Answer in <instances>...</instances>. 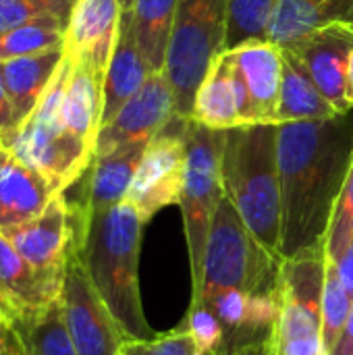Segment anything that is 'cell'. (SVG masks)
I'll list each match as a JSON object with an SVG mask.
<instances>
[{
  "label": "cell",
  "mask_w": 353,
  "mask_h": 355,
  "mask_svg": "<svg viewBox=\"0 0 353 355\" xmlns=\"http://www.w3.org/2000/svg\"><path fill=\"white\" fill-rule=\"evenodd\" d=\"M352 308L353 297L343 287L335 264L327 260V277H325V291H322V337L329 354L335 347L352 314Z\"/></svg>",
  "instance_id": "29"
},
{
  "label": "cell",
  "mask_w": 353,
  "mask_h": 355,
  "mask_svg": "<svg viewBox=\"0 0 353 355\" xmlns=\"http://www.w3.org/2000/svg\"><path fill=\"white\" fill-rule=\"evenodd\" d=\"M191 119L221 131L239 125H258L246 81L231 50H225L206 73L196 94Z\"/></svg>",
  "instance_id": "14"
},
{
  "label": "cell",
  "mask_w": 353,
  "mask_h": 355,
  "mask_svg": "<svg viewBox=\"0 0 353 355\" xmlns=\"http://www.w3.org/2000/svg\"><path fill=\"white\" fill-rule=\"evenodd\" d=\"M345 98L350 108H353V52L350 58V67H347V81H345Z\"/></svg>",
  "instance_id": "40"
},
{
  "label": "cell",
  "mask_w": 353,
  "mask_h": 355,
  "mask_svg": "<svg viewBox=\"0 0 353 355\" xmlns=\"http://www.w3.org/2000/svg\"><path fill=\"white\" fill-rule=\"evenodd\" d=\"M329 355H353V308L343 331H341V335H339V339H337V343H335V347L331 349Z\"/></svg>",
  "instance_id": "37"
},
{
  "label": "cell",
  "mask_w": 353,
  "mask_h": 355,
  "mask_svg": "<svg viewBox=\"0 0 353 355\" xmlns=\"http://www.w3.org/2000/svg\"><path fill=\"white\" fill-rule=\"evenodd\" d=\"M246 81L256 123L279 125L283 50L273 42H250L231 50Z\"/></svg>",
  "instance_id": "18"
},
{
  "label": "cell",
  "mask_w": 353,
  "mask_h": 355,
  "mask_svg": "<svg viewBox=\"0 0 353 355\" xmlns=\"http://www.w3.org/2000/svg\"><path fill=\"white\" fill-rule=\"evenodd\" d=\"M75 60V58H73ZM102 89L104 73L87 60H75L71 81L64 94L62 121L64 127L83 139L96 152L98 131L102 127Z\"/></svg>",
  "instance_id": "23"
},
{
  "label": "cell",
  "mask_w": 353,
  "mask_h": 355,
  "mask_svg": "<svg viewBox=\"0 0 353 355\" xmlns=\"http://www.w3.org/2000/svg\"><path fill=\"white\" fill-rule=\"evenodd\" d=\"M148 220L127 202L85 214L79 260L127 339H154L139 293V252Z\"/></svg>",
  "instance_id": "2"
},
{
  "label": "cell",
  "mask_w": 353,
  "mask_h": 355,
  "mask_svg": "<svg viewBox=\"0 0 353 355\" xmlns=\"http://www.w3.org/2000/svg\"><path fill=\"white\" fill-rule=\"evenodd\" d=\"M60 310L77 355H121L127 337L94 289L77 252L67 266Z\"/></svg>",
  "instance_id": "11"
},
{
  "label": "cell",
  "mask_w": 353,
  "mask_h": 355,
  "mask_svg": "<svg viewBox=\"0 0 353 355\" xmlns=\"http://www.w3.org/2000/svg\"><path fill=\"white\" fill-rule=\"evenodd\" d=\"M121 15L123 6L119 0H77L64 33V52L106 73L119 35Z\"/></svg>",
  "instance_id": "15"
},
{
  "label": "cell",
  "mask_w": 353,
  "mask_h": 355,
  "mask_svg": "<svg viewBox=\"0 0 353 355\" xmlns=\"http://www.w3.org/2000/svg\"><path fill=\"white\" fill-rule=\"evenodd\" d=\"M279 125H239L225 131L223 183L246 227L281 258V175ZM283 260V258H281Z\"/></svg>",
  "instance_id": "3"
},
{
  "label": "cell",
  "mask_w": 353,
  "mask_h": 355,
  "mask_svg": "<svg viewBox=\"0 0 353 355\" xmlns=\"http://www.w3.org/2000/svg\"><path fill=\"white\" fill-rule=\"evenodd\" d=\"M150 71L141 58V52L133 33L131 10H123L119 23L117 44L110 56V62L104 73L102 89V125H106L114 114L141 89Z\"/></svg>",
  "instance_id": "19"
},
{
  "label": "cell",
  "mask_w": 353,
  "mask_h": 355,
  "mask_svg": "<svg viewBox=\"0 0 353 355\" xmlns=\"http://www.w3.org/2000/svg\"><path fill=\"white\" fill-rule=\"evenodd\" d=\"M202 355H229V354H227V349H225V347H218V349H214V352H208V354H202Z\"/></svg>",
  "instance_id": "43"
},
{
  "label": "cell",
  "mask_w": 353,
  "mask_h": 355,
  "mask_svg": "<svg viewBox=\"0 0 353 355\" xmlns=\"http://www.w3.org/2000/svg\"><path fill=\"white\" fill-rule=\"evenodd\" d=\"M15 131V114H12V104L8 98V92L4 87V79L0 73V141L8 137Z\"/></svg>",
  "instance_id": "35"
},
{
  "label": "cell",
  "mask_w": 353,
  "mask_h": 355,
  "mask_svg": "<svg viewBox=\"0 0 353 355\" xmlns=\"http://www.w3.org/2000/svg\"><path fill=\"white\" fill-rule=\"evenodd\" d=\"M231 0H177L164 73L175 94V114L191 119L196 94L212 62L227 50Z\"/></svg>",
  "instance_id": "6"
},
{
  "label": "cell",
  "mask_w": 353,
  "mask_h": 355,
  "mask_svg": "<svg viewBox=\"0 0 353 355\" xmlns=\"http://www.w3.org/2000/svg\"><path fill=\"white\" fill-rule=\"evenodd\" d=\"M50 10L40 0H0V35Z\"/></svg>",
  "instance_id": "33"
},
{
  "label": "cell",
  "mask_w": 353,
  "mask_h": 355,
  "mask_svg": "<svg viewBox=\"0 0 353 355\" xmlns=\"http://www.w3.org/2000/svg\"><path fill=\"white\" fill-rule=\"evenodd\" d=\"M0 355H23L19 339L10 327H0Z\"/></svg>",
  "instance_id": "38"
},
{
  "label": "cell",
  "mask_w": 353,
  "mask_h": 355,
  "mask_svg": "<svg viewBox=\"0 0 353 355\" xmlns=\"http://www.w3.org/2000/svg\"><path fill=\"white\" fill-rule=\"evenodd\" d=\"M62 56H64V48H58V50L33 54V56H19L0 62L4 87L12 104L15 129L23 125L35 110L42 94L46 92L56 69L60 67Z\"/></svg>",
  "instance_id": "21"
},
{
  "label": "cell",
  "mask_w": 353,
  "mask_h": 355,
  "mask_svg": "<svg viewBox=\"0 0 353 355\" xmlns=\"http://www.w3.org/2000/svg\"><path fill=\"white\" fill-rule=\"evenodd\" d=\"M229 355H279L277 335H275V331H270L268 335H264V337H260V339H256L252 343H246V345L237 347L233 354Z\"/></svg>",
  "instance_id": "34"
},
{
  "label": "cell",
  "mask_w": 353,
  "mask_h": 355,
  "mask_svg": "<svg viewBox=\"0 0 353 355\" xmlns=\"http://www.w3.org/2000/svg\"><path fill=\"white\" fill-rule=\"evenodd\" d=\"M83 223V208L60 191L40 216L4 235L40 277L62 287L67 266L81 243Z\"/></svg>",
  "instance_id": "9"
},
{
  "label": "cell",
  "mask_w": 353,
  "mask_h": 355,
  "mask_svg": "<svg viewBox=\"0 0 353 355\" xmlns=\"http://www.w3.org/2000/svg\"><path fill=\"white\" fill-rule=\"evenodd\" d=\"M56 193L44 175L0 146V233L40 216Z\"/></svg>",
  "instance_id": "16"
},
{
  "label": "cell",
  "mask_w": 353,
  "mask_h": 355,
  "mask_svg": "<svg viewBox=\"0 0 353 355\" xmlns=\"http://www.w3.org/2000/svg\"><path fill=\"white\" fill-rule=\"evenodd\" d=\"M67 21L46 12L0 35V62L64 48Z\"/></svg>",
  "instance_id": "27"
},
{
  "label": "cell",
  "mask_w": 353,
  "mask_h": 355,
  "mask_svg": "<svg viewBox=\"0 0 353 355\" xmlns=\"http://www.w3.org/2000/svg\"><path fill=\"white\" fill-rule=\"evenodd\" d=\"M121 355H196V345L181 324L179 329L156 335L154 339H127L121 347Z\"/></svg>",
  "instance_id": "32"
},
{
  "label": "cell",
  "mask_w": 353,
  "mask_h": 355,
  "mask_svg": "<svg viewBox=\"0 0 353 355\" xmlns=\"http://www.w3.org/2000/svg\"><path fill=\"white\" fill-rule=\"evenodd\" d=\"M279 0H231L227 50L250 42H268V25Z\"/></svg>",
  "instance_id": "28"
},
{
  "label": "cell",
  "mask_w": 353,
  "mask_h": 355,
  "mask_svg": "<svg viewBox=\"0 0 353 355\" xmlns=\"http://www.w3.org/2000/svg\"><path fill=\"white\" fill-rule=\"evenodd\" d=\"M331 262L335 264L343 287L347 289V293L353 297V241L339 254V258H335Z\"/></svg>",
  "instance_id": "36"
},
{
  "label": "cell",
  "mask_w": 353,
  "mask_h": 355,
  "mask_svg": "<svg viewBox=\"0 0 353 355\" xmlns=\"http://www.w3.org/2000/svg\"><path fill=\"white\" fill-rule=\"evenodd\" d=\"M337 23L353 25V0H279L268 25V42L285 46Z\"/></svg>",
  "instance_id": "22"
},
{
  "label": "cell",
  "mask_w": 353,
  "mask_h": 355,
  "mask_svg": "<svg viewBox=\"0 0 353 355\" xmlns=\"http://www.w3.org/2000/svg\"><path fill=\"white\" fill-rule=\"evenodd\" d=\"M131 17L135 42L148 71H164L177 17V0H135Z\"/></svg>",
  "instance_id": "25"
},
{
  "label": "cell",
  "mask_w": 353,
  "mask_h": 355,
  "mask_svg": "<svg viewBox=\"0 0 353 355\" xmlns=\"http://www.w3.org/2000/svg\"><path fill=\"white\" fill-rule=\"evenodd\" d=\"M60 291L62 287L40 277L0 233V304L10 327L50 308L60 300Z\"/></svg>",
  "instance_id": "17"
},
{
  "label": "cell",
  "mask_w": 353,
  "mask_h": 355,
  "mask_svg": "<svg viewBox=\"0 0 353 355\" xmlns=\"http://www.w3.org/2000/svg\"><path fill=\"white\" fill-rule=\"evenodd\" d=\"M175 114V94L164 71L150 73L141 89L100 127L94 156L110 154L133 144H150Z\"/></svg>",
  "instance_id": "12"
},
{
  "label": "cell",
  "mask_w": 353,
  "mask_h": 355,
  "mask_svg": "<svg viewBox=\"0 0 353 355\" xmlns=\"http://www.w3.org/2000/svg\"><path fill=\"white\" fill-rule=\"evenodd\" d=\"M325 277V248L281 262V312L275 329L279 355H329L322 337Z\"/></svg>",
  "instance_id": "8"
},
{
  "label": "cell",
  "mask_w": 353,
  "mask_h": 355,
  "mask_svg": "<svg viewBox=\"0 0 353 355\" xmlns=\"http://www.w3.org/2000/svg\"><path fill=\"white\" fill-rule=\"evenodd\" d=\"M223 152L225 131L210 129L193 119L185 121V177L179 206L189 250L193 295L202 285V264L208 231L218 202L225 196Z\"/></svg>",
  "instance_id": "7"
},
{
  "label": "cell",
  "mask_w": 353,
  "mask_h": 355,
  "mask_svg": "<svg viewBox=\"0 0 353 355\" xmlns=\"http://www.w3.org/2000/svg\"><path fill=\"white\" fill-rule=\"evenodd\" d=\"M146 146L148 144H133L104 156H94L87 173L83 175L85 189L77 202L85 214L104 212L125 202Z\"/></svg>",
  "instance_id": "20"
},
{
  "label": "cell",
  "mask_w": 353,
  "mask_h": 355,
  "mask_svg": "<svg viewBox=\"0 0 353 355\" xmlns=\"http://www.w3.org/2000/svg\"><path fill=\"white\" fill-rule=\"evenodd\" d=\"M185 177V119L173 121L146 146L125 202L131 204L144 220H150L162 208L179 204Z\"/></svg>",
  "instance_id": "10"
},
{
  "label": "cell",
  "mask_w": 353,
  "mask_h": 355,
  "mask_svg": "<svg viewBox=\"0 0 353 355\" xmlns=\"http://www.w3.org/2000/svg\"><path fill=\"white\" fill-rule=\"evenodd\" d=\"M52 15H58L62 21H67L69 25V17H71V10L75 6L77 0H40Z\"/></svg>",
  "instance_id": "39"
},
{
  "label": "cell",
  "mask_w": 353,
  "mask_h": 355,
  "mask_svg": "<svg viewBox=\"0 0 353 355\" xmlns=\"http://www.w3.org/2000/svg\"><path fill=\"white\" fill-rule=\"evenodd\" d=\"M283 50V85L279 100V125L293 121H320L341 114L320 92L302 60Z\"/></svg>",
  "instance_id": "24"
},
{
  "label": "cell",
  "mask_w": 353,
  "mask_h": 355,
  "mask_svg": "<svg viewBox=\"0 0 353 355\" xmlns=\"http://www.w3.org/2000/svg\"><path fill=\"white\" fill-rule=\"evenodd\" d=\"M281 258L325 248L353 160V110L320 121L281 123Z\"/></svg>",
  "instance_id": "1"
},
{
  "label": "cell",
  "mask_w": 353,
  "mask_h": 355,
  "mask_svg": "<svg viewBox=\"0 0 353 355\" xmlns=\"http://www.w3.org/2000/svg\"><path fill=\"white\" fill-rule=\"evenodd\" d=\"M119 2H121L123 10H131V8H133V4H135V0H119Z\"/></svg>",
  "instance_id": "42"
},
{
  "label": "cell",
  "mask_w": 353,
  "mask_h": 355,
  "mask_svg": "<svg viewBox=\"0 0 353 355\" xmlns=\"http://www.w3.org/2000/svg\"><path fill=\"white\" fill-rule=\"evenodd\" d=\"M23 355H77L64 327L60 300L40 314L12 324Z\"/></svg>",
  "instance_id": "26"
},
{
  "label": "cell",
  "mask_w": 353,
  "mask_h": 355,
  "mask_svg": "<svg viewBox=\"0 0 353 355\" xmlns=\"http://www.w3.org/2000/svg\"><path fill=\"white\" fill-rule=\"evenodd\" d=\"M0 327H10L8 324V318H6V312H4V308H2V304H0ZM12 329V327H10Z\"/></svg>",
  "instance_id": "41"
},
{
  "label": "cell",
  "mask_w": 353,
  "mask_h": 355,
  "mask_svg": "<svg viewBox=\"0 0 353 355\" xmlns=\"http://www.w3.org/2000/svg\"><path fill=\"white\" fill-rule=\"evenodd\" d=\"M281 262L254 237L233 202L223 196L208 231L202 285L191 304L208 302L229 289L248 293L275 291L279 287Z\"/></svg>",
  "instance_id": "4"
},
{
  "label": "cell",
  "mask_w": 353,
  "mask_h": 355,
  "mask_svg": "<svg viewBox=\"0 0 353 355\" xmlns=\"http://www.w3.org/2000/svg\"><path fill=\"white\" fill-rule=\"evenodd\" d=\"M185 331L193 339L196 355L214 352L225 343V331L218 316L204 304H191L189 312L183 320Z\"/></svg>",
  "instance_id": "31"
},
{
  "label": "cell",
  "mask_w": 353,
  "mask_h": 355,
  "mask_svg": "<svg viewBox=\"0 0 353 355\" xmlns=\"http://www.w3.org/2000/svg\"><path fill=\"white\" fill-rule=\"evenodd\" d=\"M281 48L291 50L302 60L325 98L339 112L353 110L345 98L347 67L353 52V25H329L306 33Z\"/></svg>",
  "instance_id": "13"
},
{
  "label": "cell",
  "mask_w": 353,
  "mask_h": 355,
  "mask_svg": "<svg viewBox=\"0 0 353 355\" xmlns=\"http://www.w3.org/2000/svg\"><path fill=\"white\" fill-rule=\"evenodd\" d=\"M64 94L67 81L52 79L31 116L0 141L19 160L44 175L56 191L71 189L94 160V148L64 127Z\"/></svg>",
  "instance_id": "5"
},
{
  "label": "cell",
  "mask_w": 353,
  "mask_h": 355,
  "mask_svg": "<svg viewBox=\"0 0 353 355\" xmlns=\"http://www.w3.org/2000/svg\"><path fill=\"white\" fill-rule=\"evenodd\" d=\"M353 241V160L350 166V173L345 177L343 189L339 193L335 212H333V220L327 233V241H325V254L327 260H335L339 258V254Z\"/></svg>",
  "instance_id": "30"
}]
</instances>
